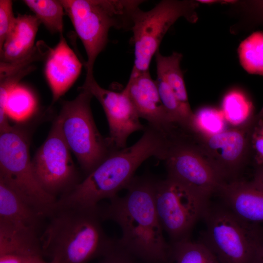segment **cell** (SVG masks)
Listing matches in <instances>:
<instances>
[{
  "instance_id": "obj_2",
  "label": "cell",
  "mask_w": 263,
  "mask_h": 263,
  "mask_svg": "<svg viewBox=\"0 0 263 263\" xmlns=\"http://www.w3.org/2000/svg\"><path fill=\"white\" fill-rule=\"evenodd\" d=\"M143 132L133 145L113 152L83 180L58 198L56 204L96 208L99 201L110 200L126 188L144 161L151 157L163 160L168 147V135L149 124Z\"/></svg>"
},
{
  "instance_id": "obj_4",
  "label": "cell",
  "mask_w": 263,
  "mask_h": 263,
  "mask_svg": "<svg viewBox=\"0 0 263 263\" xmlns=\"http://www.w3.org/2000/svg\"><path fill=\"white\" fill-rule=\"evenodd\" d=\"M85 48L86 77L94 76V62L108 42L111 28L131 30L142 0H60Z\"/></svg>"
},
{
  "instance_id": "obj_26",
  "label": "cell",
  "mask_w": 263,
  "mask_h": 263,
  "mask_svg": "<svg viewBox=\"0 0 263 263\" xmlns=\"http://www.w3.org/2000/svg\"><path fill=\"white\" fill-rule=\"evenodd\" d=\"M226 123L222 111L210 107L201 108L194 113L190 133L195 136L215 134L225 130Z\"/></svg>"
},
{
  "instance_id": "obj_17",
  "label": "cell",
  "mask_w": 263,
  "mask_h": 263,
  "mask_svg": "<svg viewBox=\"0 0 263 263\" xmlns=\"http://www.w3.org/2000/svg\"><path fill=\"white\" fill-rule=\"evenodd\" d=\"M40 24L35 15L19 14L0 49V61L11 63L29 55L35 47V38Z\"/></svg>"
},
{
  "instance_id": "obj_6",
  "label": "cell",
  "mask_w": 263,
  "mask_h": 263,
  "mask_svg": "<svg viewBox=\"0 0 263 263\" xmlns=\"http://www.w3.org/2000/svg\"><path fill=\"white\" fill-rule=\"evenodd\" d=\"M0 181L45 218L56 207L57 199L46 192L36 178L28 135L18 127L0 133Z\"/></svg>"
},
{
  "instance_id": "obj_11",
  "label": "cell",
  "mask_w": 263,
  "mask_h": 263,
  "mask_svg": "<svg viewBox=\"0 0 263 263\" xmlns=\"http://www.w3.org/2000/svg\"><path fill=\"white\" fill-rule=\"evenodd\" d=\"M32 165L40 186L57 199L81 181L71 150L55 120L47 137L32 159Z\"/></svg>"
},
{
  "instance_id": "obj_13",
  "label": "cell",
  "mask_w": 263,
  "mask_h": 263,
  "mask_svg": "<svg viewBox=\"0 0 263 263\" xmlns=\"http://www.w3.org/2000/svg\"><path fill=\"white\" fill-rule=\"evenodd\" d=\"M83 88L87 89L101 105L110 130L109 138L118 149L126 147L128 138L145 126L129 95L123 89L116 92L101 87L94 76L86 77Z\"/></svg>"
},
{
  "instance_id": "obj_31",
  "label": "cell",
  "mask_w": 263,
  "mask_h": 263,
  "mask_svg": "<svg viewBox=\"0 0 263 263\" xmlns=\"http://www.w3.org/2000/svg\"><path fill=\"white\" fill-rule=\"evenodd\" d=\"M132 257L121 247L116 241L114 246L103 256L99 263H135Z\"/></svg>"
},
{
  "instance_id": "obj_24",
  "label": "cell",
  "mask_w": 263,
  "mask_h": 263,
  "mask_svg": "<svg viewBox=\"0 0 263 263\" xmlns=\"http://www.w3.org/2000/svg\"><path fill=\"white\" fill-rule=\"evenodd\" d=\"M253 108L252 102L243 93L233 90L223 98L221 111L227 123L237 126L253 117Z\"/></svg>"
},
{
  "instance_id": "obj_34",
  "label": "cell",
  "mask_w": 263,
  "mask_h": 263,
  "mask_svg": "<svg viewBox=\"0 0 263 263\" xmlns=\"http://www.w3.org/2000/svg\"><path fill=\"white\" fill-rule=\"evenodd\" d=\"M252 263H263V240L256 250Z\"/></svg>"
},
{
  "instance_id": "obj_15",
  "label": "cell",
  "mask_w": 263,
  "mask_h": 263,
  "mask_svg": "<svg viewBox=\"0 0 263 263\" xmlns=\"http://www.w3.org/2000/svg\"><path fill=\"white\" fill-rule=\"evenodd\" d=\"M217 193L223 205L241 220L255 225L263 223V188L252 180L224 182Z\"/></svg>"
},
{
  "instance_id": "obj_5",
  "label": "cell",
  "mask_w": 263,
  "mask_h": 263,
  "mask_svg": "<svg viewBox=\"0 0 263 263\" xmlns=\"http://www.w3.org/2000/svg\"><path fill=\"white\" fill-rule=\"evenodd\" d=\"M79 89L75 99L63 102L55 120L86 176L118 149L96 126L91 108L93 95L82 86Z\"/></svg>"
},
{
  "instance_id": "obj_1",
  "label": "cell",
  "mask_w": 263,
  "mask_h": 263,
  "mask_svg": "<svg viewBox=\"0 0 263 263\" xmlns=\"http://www.w3.org/2000/svg\"><path fill=\"white\" fill-rule=\"evenodd\" d=\"M156 179L150 176H134L123 197L117 195L100 207L103 220L117 223L122 231L118 244L132 256L145 263H167L171 246L163 235L156 212L155 189Z\"/></svg>"
},
{
  "instance_id": "obj_12",
  "label": "cell",
  "mask_w": 263,
  "mask_h": 263,
  "mask_svg": "<svg viewBox=\"0 0 263 263\" xmlns=\"http://www.w3.org/2000/svg\"><path fill=\"white\" fill-rule=\"evenodd\" d=\"M252 118L215 134L196 136L197 146L225 182L238 178L251 158L249 131Z\"/></svg>"
},
{
  "instance_id": "obj_16",
  "label": "cell",
  "mask_w": 263,
  "mask_h": 263,
  "mask_svg": "<svg viewBox=\"0 0 263 263\" xmlns=\"http://www.w3.org/2000/svg\"><path fill=\"white\" fill-rule=\"evenodd\" d=\"M82 64L63 35L51 48L45 59L44 74L52 94V103L57 101L78 77Z\"/></svg>"
},
{
  "instance_id": "obj_25",
  "label": "cell",
  "mask_w": 263,
  "mask_h": 263,
  "mask_svg": "<svg viewBox=\"0 0 263 263\" xmlns=\"http://www.w3.org/2000/svg\"><path fill=\"white\" fill-rule=\"evenodd\" d=\"M171 257L175 263H220L205 244L189 239L172 243Z\"/></svg>"
},
{
  "instance_id": "obj_14",
  "label": "cell",
  "mask_w": 263,
  "mask_h": 263,
  "mask_svg": "<svg viewBox=\"0 0 263 263\" xmlns=\"http://www.w3.org/2000/svg\"><path fill=\"white\" fill-rule=\"evenodd\" d=\"M140 118L149 124L169 134L178 127L175 125L161 100L155 80L147 71L131 74L124 89Z\"/></svg>"
},
{
  "instance_id": "obj_23",
  "label": "cell",
  "mask_w": 263,
  "mask_h": 263,
  "mask_svg": "<svg viewBox=\"0 0 263 263\" xmlns=\"http://www.w3.org/2000/svg\"><path fill=\"white\" fill-rule=\"evenodd\" d=\"M238 54L240 64L246 72L263 75V32H253L242 41Z\"/></svg>"
},
{
  "instance_id": "obj_33",
  "label": "cell",
  "mask_w": 263,
  "mask_h": 263,
  "mask_svg": "<svg viewBox=\"0 0 263 263\" xmlns=\"http://www.w3.org/2000/svg\"><path fill=\"white\" fill-rule=\"evenodd\" d=\"M252 180L263 188V165L255 166Z\"/></svg>"
},
{
  "instance_id": "obj_35",
  "label": "cell",
  "mask_w": 263,
  "mask_h": 263,
  "mask_svg": "<svg viewBox=\"0 0 263 263\" xmlns=\"http://www.w3.org/2000/svg\"><path fill=\"white\" fill-rule=\"evenodd\" d=\"M24 263H56L55 261L51 260L50 262H46L44 260L42 255H37L30 256L27 258Z\"/></svg>"
},
{
  "instance_id": "obj_22",
  "label": "cell",
  "mask_w": 263,
  "mask_h": 263,
  "mask_svg": "<svg viewBox=\"0 0 263 263\" xmlns=\"http://www.w3.org/2000/svg\"><path fill=\"white\" fill-rule=\"evenodd\" d=\"M24 4L51 33L63 35L64 8L60 0H24Z\"/></svg>"
},
{
  "instance_id": "obj_27",
  "label": "cell",
  "mask_w": 263,
  "mask_h": 263,
  "mask_svg": "<svg viewBox=\"0 0 263 263\" xmlns=\"http://www.w3.org/2000/svg\"><path fill=\"white\" fill-rule=\"evenodd\" d=\"M241 15V20L231 29L233 32L243 29L263 26V0H236L230 4Z\"/></svg>"
},
{
  "instance_id": "obj_7",
  "label": "cell",
  "mask_w": 263,
  "mask_h": 263,
  "mask_svg": "<svg viewBox=\"0 0 263 263\" xmlns=\"http://www.w3.org/2000/svg\"><path fill=\"white\" fill-rule=\"evenodd\" d=\"M203 218L206 229L202 241L220 263H252L263 240L260 225L241 220L224 205L209 204Z\"/></svg>"
},
{
  "instance_id": "obj_10",
  "label": "cell",
  "mask_w": 263,
  "mask_h": 263,
  "mask_svg": "<svg viewBox=\"0 0 263 263\" xmlns=\"http://www.w3.org/2000/svg\"><path fill=\"white\" fill-rule=\"evenodd\" d=\"M155 203L163 229L174 243L189 239L209 202L167 177L156 180Z\"/></svg>"
},
{
  "instance_id": "obj_29",
  "label": "cell",
  "mask_w": 263,
  "mask_h": 263,
  "mask_svg": "<svg viewBox=\"0 0 263 263\" xmlns=\"http://www.w3.org/2000/svg\"><path fill=\"white\" fill-rule=\"evenodd\" d=\"M249 144L251 158L255 166L263 165V107L252 119Z\"/></svg>"
},
{
  "instance_id": "obj_3",
  "label": "cell",
  "mask_w": 263,
  "mask_h": 263,
  "mask_svg": "<svg viewBox=\"0 0 263 263\" xmlns=\"http://www.w3.org/2000/svg\"><path fill=\"white\" fill-rule=\"evenodd\" d=\"M40 236L43 255L56 263H87L115 245L101 224L100 207L85 208L56 204Z\"/></svg>"
},
{
  "instance_id": "obj_21",
  "label": "cell",
  "mask_w": 263,
  "mask_h": 263,
  "mask_svg": "<svg viewBox=\"0 0 263 263\" xmlns=\"http://www.w3.org/2000/svg\"><path fill=\"white\" fill-rule=\"evenodd\" d=\"M37 100L33 92L25 85L19 83L10 91L5 111L8 118L17 122L30 118L37 109Z\"/></svg>"
},
{
  "instance_id": "obj_20",
  "label": "cell",
  "mask_w": 263,
  "mask_h": 263,
  "mask_svg": "<svg viewBox=\"0 0 263 263\" xmlns=\"http://www.w3.org/2000/svg\"><path fill=\"white\" fill-rule=\"evenodd\" d=\"M182 54L173 52L165 56L158 51L155 55L157 76L168 84L178 101L186 108L191 109L183 73L180 67Z\"/></svg>"
},
{
  "instance_id": "obj_8",
  "label": "cell",
  "mask_w": 263,
  "mask_h": 263,
  "mask_svg": "<svg viewBox=\"0 0 263 263\" xmlns=\"http://www.w3.org/2000/svg\"><path fill=\"white\" fill-rule=\"evenodd\" d=\"M199 2L192 0H163L153 8L135 13L131 31L134 46V64L131 74L149 71L152 57L170 27L180 18L190 23L198 19Z\"/></svg>"
},
{
  "instance_id": "obj_9",
  "label": "cell",
  "mask_w": 263,
  "mask_h": 263,
  "mask_svg": "<svg viewBox=\"0 0 263 263\" xmlns=\"http://www.w3.org/2000/svg\"><path fill=\"white\" fill-rule=\"evenodd\" d=\"M170 134L164 159L167 177L193 193L209 200L225 181L196 143L178 132Z\"/></svg>"
},
{
  "instance_id": "obj_30",
  "label": "cell",
  "mask_w": 263,
  "mask_h": 263,
  "mask_svg": "<svg viewBox=\"0 0 263 263\" xmlns=\"http://www.w3.org/2000/svg\"><path fill=\"white\" fill-rule=\"evenodd\" d=\"M13 11V2L0 0V49L11 31L16 20Z\"/></svg>"
},
{
  "instance_id": "obj_32",
  "label": "cell",
  "mask_w": 263,
  "mask_h": 263,
  "mask_svg": "<svg viewBox=\"0 0 263 263\" xmlns=\"http://www.w3.org/2000/svg\"><path fill=\"white\" fill-rule=\"evenodd\" d=\"M26 259L15 255H0V263H24Z\"/></svg>"
},
{
  "instance_id": "obj_18",
  "label": "cell",
  "mask_w": 263,
  "mask_h": 263,
  "mask_svg": "<svg viewBox=\"0 0 263 263\" xmlns=\"http://www.w3.org/2000/svg\"><path fill=\"white\" fill-rule=\"evenodd\" d=\"M44 218L0 181V222L39 233Z\"/></svg>"
},
{
  "instance_id": "obj_28",
  "label": "cell",
  "mask_w": 263,
  "mask_h": 263,
  "mask_svg": "<svg viewBox=\"0 0 263 263\" xmlns=\"http://www.w3.org/2000/svg\"><path fill=\"white\" fill-rule=\"evenodd\" d=\"M34 69L35 67L31 65L5 76L0 77V133L9 130L12 127L9 123L5 111L6 101L10 91Z\"/></svg>"
},
{
  "instance_id": "obj_19",
  "label": "cell",
  "mask_w": 263,
  "mask_h": 263,
  "mask_svg": "<svg viewBox=\"0 0 263 263\" xmlns=\"http://www.w3.org/2000/svg\"><path fill=\"white\" fill-rule=\"evenodd\" d=\"M5 254L25 258L43 255L39 233L0 222V255Z\"/></svg>"
}]
</instances>
